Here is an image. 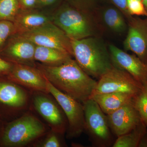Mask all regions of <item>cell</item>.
Listing matches in <instances>:
<instances>
[{"label": "cell", "instance_id": "1", "mask_svg": "<svg viewBox=\"0 0 147 147\" xmlns=\"http://www.w3.org/2000/svg\"><path fill=\"white\" fill-rule=\"evenodd\" d=\"M36 67L55 88L81 103L90 98L97 84L72 58L60 65L37 63Z\"/></svg>", "mask_w": 147, "mask_h": 147}, {"label": "cell", "instance_id": "2", "mask_svg": "<svg viewBox=\"0 0 147 147\" xmlns=\"http://www.w3.org/2000/svg\"><path fill=\"white\" fill-rule=\"evenodd\" d=\"M73 57L81 68L99 79L113 67L108 47L100 36L71 40Z\"/></svg>", "mask_w": 147, "mask_h": 147}, {"label": "cell", "instance_id": "3", "mask_svg": "<svg viewBox=\"0 0 147 147\" xmlns=\"http://www.w3.org/2000/svg\"><path fill=\"white\" fill-rule=\"evenodd\" d=\"M52 17L53 24L70 40L101 37L104 32L94 12L81 10L69 3L62 5Z\"/></svg>", "mask_w": 147, "mask_h": 147}, {"label": "cell", "instance_id": "4", "mask_svg": "<svg viewBox=\"0 0 147 147\" xmlns=\"http://www.w3.org/2000/svg\"><path fill=\"white\" fill-rule=\"evenodd\" d=\"M47 132L45 124L32 113L26 112L5 127L1 139V145L22 147L32 145Z\"/></svg>", "mask_w": 147, "mask_h": 147}, {"label": "cell", "instance_id": "5", "mask_svg": "<svg viewBox=\"0 0 147 147\" xmlns=\"http://www.w3.org/2000/svg\"><path fill=\"white\" fill-rule=\"evenodd\" d=\"M85 116V130L93 144L97 147H109L113 142L107 115L94 100L89 98L82 103Z\"/></svg>", "mask_w": 147, "mask_h": 147}, {"label": "cell", "instance_id": "6", "mask_svg": "<svg viewBox=\"0 0 147 147\" xmlns=\"http://www.w3.org/2000/svg\"><path fill=\"white\" fill-rule=\"evenodd\" d=\"M32 101L35 110L46 121L50 129L63 135L68 123L65 113L55 97L50 93L32 92Z\"/></svg>", "mask_w": 147, "mask_h": 147}, {"label": "cell", "instance_id": "7", "mask_svg": "<svg viewBox=\"0 0 147 147\" xmlns=\"http://www.w3.org/2000/svg\"><path fill=\"white\" fill-rule=\"evenodd\" d=\"M46 80L48 92L55 97L60 105L67 119V138L72 139L79 137L85 130V116L83 104L59 90Z\"/></svg>", "mask_w": 147, "mask_h": 147}, {"label": "cell", "instance_id": "8", "mask_svg": "<svg viewBox=\"0 0 147 147\" xmlns=\"http://www.w3.org/2000/svg\"><path fill=\"white\" fill-rule=\"evenodd\" d=\"M142 87V84L126 71L113 66L98 79L92 94L124 93L135 96Z\"/></svg>", "mask_w": 147, "mask_h": 147}, {"label": "cell", "instance_id": "9", "mask_svg": "<svg viewBox=\"0 0 147 147\" xmlns=\"http://www.w3.org/2000/svg\"><path fill=\"white\" fill-rule=\"evenodd\" d=\"M18 34L35 45L58 49L68 53L73 57L71 40L53 22L30 31Z\"/></svg>", "mask_w": 147, "mask_h": 147}, {"label": "cell", "instance_id": "10", "mask_svg": "<svg viewBox=\"0 0 147 147\" xmlns=\"http://www.w3.org/2000/svg\"><path fill=\"white\" fill-rule=\"evenodd\" d=\"M36 45L18 34L11 36L0 54L13 63L36 67L34 59Z\"/></svg>", "mask_w": 147, "mask_h": 147}, {"label": "cell", "instance_id": "11", "mask_svg": "<svg viewBox=\"0 0 147 147\" xmlns=\"http://www.w3.org/2000/svg\"><path fill=\"white\" fill-rule=\"evenodd\" d=\"M127 35L123 42L125 51L133 52L147 63V20L131 16L127 19Z\"/></svg>", "mask_w": 147, "mask_h": 147}, {"label": "cell", "instance_id": "12", "mask_svg": "<svg viewBox=\"0 0 147 147\" xmlns=\"http://www.w3.org/2000/svg\"><path fill=\"white\" fill-rule=\"evenodd\" d=\"M108 49L114 66L126 71L141 84L147 82V63L113 44L109 45Z\"/></svg>", "mask_w": 147, "mask_h": 147}, {"label": "cell", "instance_id": "13", "mask_svg": "<svg viewBox=\"0 0 147 147\" xmlns=\"http://www.w3.org/2000/svg\"><path fill=\"white\" fill-rule=\"evenodd\" d=\"M7 77L10 81L30 91L49 93L46 84L47 80L36 67L13 63Z\"/></svg>", "mask_w": 147, "mask_h": 147}, {"label": "cell", "instance_id": "14", "mask_svg": "<svg viewBox=\"0 0 147 147\" xmlns=\"http://www.w3.org/2000/svg\"><path fill=\"white\" fill-rule=\"evenodd\" d=\"M107 117L110 130L117 137L131 131L141 121L132 100Z\"/></svg>", "mask_w": 147, "mask_h": 147}, {"label": "cell", "instance_id": "15", "mask_svg": "<svg viewBox=\"0 0 147 147\" xmlns=\"http://www.w3.org/2000/svg\"><path fill=\"white\" fill-rule=\"evenodd\" d=\"M31 92L11 81H0V103L24 114L29 106Z\"/></svg>", "mask_w": 147, "mask_h": 147}, {"label": "cell", "instance_id": "16", "mask_svg": "<svg viewBox=\"0 0 147 147\" xmlns=\"http://www.w3.org/2000/svg\"><path fill=\"white\" fill-rule=\"evenodd\" d=\"M97 21L103 31L121 34L127 31L126 19L122 12L114 6L96 8L94 11Z\"/></svg>", "mask_w": 147, "mask_h": 147}, {"label": "cell", "instance_id": "17", "mask_svg": "<svg viewBox=\"0 0 147 147\" xmlns=\"http://www.w3.org/2000/svg\"><path fill=\"white\" fill-rule=\"evenodd\" d=\"M13 22L15 28L14 34H22L53 22L52 16L36 9H20Z\"/></svg>", "mask_w": 147, "mask_h": 147}, {"label": "cell", "instance_id": "18", "mask_svg": "<svg viewBox=\"0 0 147 147\" xmlns=\"http://www.w3.org/2000/svg\"><path fill=\"white\" fill-rule=\"evenodd\" d=\"M134 96L124 93L92 94L89 98L96 102L105 115H108L132 100Z\"/></svg>", "mask_w": 147, "mask_h": 147}, {"label": "cell", "instance_id": "19", "mask_svg": "<svg viewBox=\"0 0 147 147\" xmlns=\"http://www.w3.org/2000/svg\"><path fill=\"white\" fill-rule=\"evenodd\" d=\"M72 57L68 53L58 49L36 45L35 60L44 65H60Z\"/></svg>", "mask_w": 147, "mask_h": 147}, {"label": "cell", "instance_id": "20", "mask_svg": "<svg viewBox=\"0 0 147 147\" xmlns=\"http://www.w3.org/2000/svg\"><path fill=\"white\" fill-rule=\"evenodd\" d=\"M147 133V127L141 121L135 128L117 137L113 147H138L142 137Z\"/></svg>", "mask_w": 147, "mask_h": 147}, {"label": "cell", "instance_id": "21", "mask_svg": "<svg viewBox=\"0 0 147 147\" xmlns=\"http://www.w3.org/2000/svg\"><path fill=\"white\" fill-rule=\"evenodd\" d=\"M132 101L141 121L147 127V82L142 84V89Z\"/></svg>", "mask_w": 147, "mask_h": 147}, {"label": "cell", "instance_id": "22", "mask_svg": "<svg viewBox=\"0 0 147 147\" xmlns=\"http://www.w3.org/2000/svg\"><path fill=\"white\" fill-rule=\"evenodd\" d=\"M20 9L18 0H0V20L13 22Z\"/></svg>", "mask_w": 147, "mask_h": 147}, {"label": "cell", "instance_id": "23", "mask_svg": "<svg viewBox=\"0 0 147 147\" xmlns=\"http://www.w3.org/2000/svg\"><path fill=\"white\" fill-rule=\"evenodd\" d=\"M59 135L61 134L50 129V131H48L32 145L35 147H62V143L59 137Z\"/></svg>", "mask_w": 147, "mask_h": 147}, {"label": "cell", "instance_id": "24", "mask_svg": "<svg viewBox=\"0 0 147 147\" xmlns=\"http://www.w3.org/2000/svg\"><path fill=\"white\" fill-rule=\"evenodd\" d=\"M14 33L15 28L13 22L0 20V52L9 37Z\"/></svg>", "mask_w": 147, "mask_h": 147}, {"label": "cell", "instance_id": "25", "mask_svg": "<svg viewBox=\"0 0 147 147\" xmlns=\"http://www.w3.org/2000/svg\"><path fill=\"white\" fill-rule=\"evenodd\" d=\"M129 13L131 16H147V10L142 0H127Z\"/></svg>", "mask_w": 147, "mask_h": 147}, {"label": "cell", "instance_id": "26", "mask_svg": "<svg viewBox=\"0 0 147 147\" xmlns=\"http://www.w3.org/2000/svg\"><path fill=\"white\" fill-rule=\"evenodd\" d=\"M71 5L76 8L89 12H94L98 7L99 0H68Z\"/></svg>", "mask_w": 147, "mask_h": 147}, {"label": "cell", "instance_id": "27", "mask_svg": "<svg viewBox=\"0 0 147 147\" xmlns=\"http://www.w3.org/2000/svg\"><path fill=\"white\" fill-rule=\"evenodd\" d=\"M108 1L122 12L127 20L131 17L127 9V0H108Z\"/></svg>", "mask_w": 147, "mask_h": 147}, {"label": "cell", "instance_id": "28", "mask_svg": "<svg viewBox=\"0 0 147 147\" xmlns=\"http://www.w3.org/2000/svg\"><path fill=\"white\" fill-rule=\"evenodd\" d=\"M13 63L0 57V75H8L13 67Z\"/></svg>", "mask_w": 147, "mask_h": 147}, {"label": "cell", "instance_id": "29", "mask_svg": "<svg viewBox=\"0 0 147 147\" xmlns=\"http://www.w3.org/2000/svg\"><path fill=\"white\" fill-rule=\"evenodd\" d=\"M21 9H30L38 7V0H18Z\"/></svg>", "mask_w": 147, "mask_h": 147}, {"label": "cell", "instance_id": "30", "mask_svg": "<svg viewBox=\"0 0 147 147\" xmlns=\"http://www.w3.org/2000/svg\"><path fill=\"white\" fill-rule=\"evenodd\" d=\"M58 0H38V7H47L54 5Z\"/></svg>", "mask_w": 147, "mask_h": 147}, {"label": "cell", "instance_id": "31", "mask_svg": "<svg viewBox=\"0 0 147 147\" xmlns=\"http://www.w3.org/2000/svg\"><path fill=\"white\" fill-rule=\"evenodd\" d=\"M138 147H147V133L141 139Z\"/></svg>", "mask_w": 147, "mask_h": 147}, {"label": "cell", "instance_id": "32", "mask_svg": "<svg viewBox=\"0 0 147 147\" xmlns=\"http://www.w3.org/2000/svg\"><path fill=\"white\" fill-rule=\"evenodd\" d=\"M147 10V0H142Z\"/></svg>", "mask_w": 147, "mask_h": 147}, {"label": "cell", "instance_id": "33", "mask_svg": "<svg viewBox=\"0 0 147 147\" xmlns=\"http://www.w3.org/2000/svg\"></svg>", "mask_w": 147, "mask_h": 147}]
</instances>
